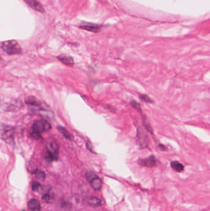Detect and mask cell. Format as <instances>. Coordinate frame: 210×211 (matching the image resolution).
<instances>
[{
  "label": "cell",
  "instance_id": "ba28073f",
  "mask_svg": "<svg viewBox=\"0 0 210 211\" xmlns=\"http://www.w3.org/2000/svg\"><path fill=\"white\" fill-rule=\"evenodd\" d=\"M158 162L159 161L156 157L154 155H151L147 158H145V159H139L138 163L141 166L146 167H154L156 166Z\"/></svg>",
  "mask_w": 210,
  "mask_h": 211
},
{
  "label": "cell",
  "instance_id": "ac0fdd59",
  "mask_svg": "<svg viewBox=\"0 0 210 211\" xmlns=\"http://www.w3.org/2000/svg\"><path fill=\"white\" fill-rule=\"evenodd\" d=\"M29 133H30V136L33 139H35L36 140H40L42 139L41 133H40L38 132H36L31 129L29 131Z\"/></svg>",
  "mask_w": 210,
  "mask_h": 211
},
{
  "label": "cell",
  "instance_id": "603a6c76",
  "mask_svg": "<svg viewBox=\"0 0 210 211\" xmlns=\"http://www.w3.org/2000/svg\"><path fill=\"white\" fill-rule=\"evenodd\" d=\"M40 186H41V185L38 182H34L33 183V184H32V190L33 191H37L39 190V188H40Z\"/></svg>",
  "mask_w": 210,
  "mask_h": 211
},
{
  "label": "cell",
  "instance_id": "6da1fadb",
  "mask_svg": "<svg viewBox=\"0 0 210 211\" xmlns=\"http://www.w3.org/2000/svg\"><path fill=\"white\" fill-rule=\"evenodd\" d=\"M1 48L9 55H20L22 52V48L16 40L3 41L1 43Z\"/></svg>",
  "mask_w": 210,
  "mask_h": 211
},
{
  "label": "cell",
  "instance_id": "484cf974",
  "mask_svg": "<svg viewBox=\"0 0 210 211\" xmlns=\"http://www.w3.org/2000/svg\"><path fill=\"white\" fill-rule=\"evenodd\" d=\"M22 211H25V210H22Z\"/></svg>",
  "mask_w": 210,
  "mask_h": 211
},
{
  "label": "cell",
  "instance_id": "9a60e30c",
  "mask_svg": "<svg viewBox=\"0 0 210 211\" xmlns=\"http://www.w3.org/2000/svg\"><path fill=\"white\" fill-rule=\"evenodd\" d=\"M142 116V121H143V125L145 127V129L146 130L149 132L150 133H151L152 135V136L154 137V131H153V129H152V128L151 125V124H149V122L147 121V120L146 119V117H145V116L143 114H141Z\"/></svg>",
  "mask_w": 210,
  "mask_h": 211
},
{
  "label": "cell",
  "instance_id": "5b68a950",
  "mask_svg": "<svg viewBox=\"0 0 210 211\" xmlns=\"http://www.w3.org/2000/svg\"><path fill=\"white\" fill-rule=\"evenodd\" d=\"M1 137L4 141L7 143H11L14 141V130L11 126L2 125L1 131Z\"/></svg>",
  "mask_w": 210,
  "mask_h": 211
},
{
  "label": "cell",
  "instance_id": "30bf717a",
  "mask_svg": "<svg viewBox=\"0 0 210 211\" xmlns=\"http://www.w3.org/2000/svg\"><path fill=\"white\" fill-rule=\"evenodd\" d=\"M80 28L85 30V31L91 32L94 33H97L99 32L101 29V26L96 24L93 23H84L79 27Z\"/></svg>",
  "mask_w": 210,
  "mask_h": 211
},
{
  "label": "cell",
  "instance_id": "2e32d148",
  "mask_svg": "<svg viewBox=\"0 0 210 211\" xmlns=\"http://www.w3.org/2000/svg\"><path fill=\"white\" fill-rule=\"evenodd\" d=\"M57 129H58L59 132H61L64 135V137H65L67 139L70 140H73V137L72 135V134H70L68 131H67V129H65L64 127H63L62 126H58Z\"/></svg>",
  "mask_w": 210,
  "mask_h": 211
},
{
  "label": "cell",
  "instance_id": "d6986e66",
  "mask_svg": "<svg viewBox=\"0 0 210 211\" xmlns=\"http://www.w3.org/2000/svg\"><path fill=\"white\" fill-rule=\"evenodd\" d=\"M130 104H131V105L133 108H134L136 111H138L139 112H140V114H142V109L140 108V105L138 102H136V101H134V100H132L130 102Z\"/></svg>",
  "mask_w": 210,
  "mask_h": 211
},
{
  "label": "cell",
  "instance_id": "7c38bea8",
  "mask_svg": "<svg viewBox=\"0 0 210 211\" xmlns=\"http://www.w3.org/2000/svg\"><path fill=\"white\" fill-rule=\"evenodd\" d=\"M57 59L59 61H61L64 64L67 66H72L74 64V61L72 57L70 56H67L65 55H59L57 57Z\"/></svg>",
  "mask_w": 210,
  "mask_h": 211
},
{
  "label": "cell",
  "instance_id": "52a82bcc",
  "mask_svg": "<svg viewBox=\"0 0 210 211\" xmlns=\"http://www.w3.org/2000/svg\"><path fill=\"white\" fill-rule=\"evenodd\" d=\"M25 102L27 104L31 105L33 107H36L38 108V110H41V111H46L48 107L46 105H45V104L41 101L37 100L36 97L30 96L28 97L25 100Z\"/></svg>",
  "mask_w": 210,
  "mask_h": 211
},
{
  "label": "cell",
  "instance_id": "44dd1931",
  "mask_svg": "<svg viewBox=\"0 0 210 211\" xmlns=\"http://www.w3.org/2000/svg\"><path fill=\"white\" fill-rule=\"evenodd\" d=\"M36 176L37 178L40 180V181H42V182L43 181H44V180L46 179V174L43 171L37 172L36 174Z\"/></svg>",
  "mask_w": 210,
  "mask_h": 211
},
{
  "label": "cell",
  "instance_id": "e0dca14e",
  "mask_svg": "<svg viewBox=\"0 0 210 211\" xmlns=\"http://www.w3.org/2000/svg\"><path fill=\"white\" fill-rule=\"evenodd\" d=\"M27 169L28 170L30 173H31V174H36L37 172V167L36 164L33 162V161H30L28 162V166H27Z\"/></svg>",
  "mask_w": 210,
  "mask_h": 211
},
{
  "label": "cell",
  "instance_id": "cb8c5ba5",
  "mask_svg": "<svg viewBox=\"0 0 210 211\" xmlns=\"http://www.w3.org/2000/svg\"><path fill=\"white\" fill-rule=\"evenodd\" d=\"M157 146H158V148L160 149V151H165L167 150V148L164 145L160 144V143H159V144L157 145Z\"/></svg>",
  "mask_w": 210,
  "mask_h": 211
},
{
  "label": "cell",
  "instance_id": "d4e9b609",
  "mask_svg": "<svg viewBox=\"0 0 210 211\" xmlns=\"http://www.w3.org/2000/svg\"><path fill=\"white\" fill-rule=\"evenodd\" d=\"M86 146H87V148H88V149L89 151H93V146H92V145L91 144V143H90L89 141H88L86 143Z\"/></svg>",
  "mask_w": 210,
  "mask_h": 211
},
{
  "label": "cell",
  "instance_id": "ffe728a7",
  "mask_svg": "<svg viewBox=\"0 0 210 211\" xmlns=\"http://www.w3.org/2000/svg\"><path fill=\"white\" fill-rule=\"evenodd\" d=\"M140 99L147 103H153L154 102V101L151 98V97H149L147 95H140Z\"/></svg>",
  "mask_w": 210,
  "mask_h": 211
},
{
  "label": "cell",
  "instance_id": "8fae6325",
  "mask_svg": "<svg viewBox=\"0 0 210 211\" xmlns=\"http://www.w3.org/2000/svg\"><path fill=\"white\" fill-rule=\"evenodd\" d=\"M27 208L28 211H41V204L38 200L32 199L28 202Z\"/></svg>",
  "mask_w": 210,
  "mask_h": 211
},
{
  "label": "cell",
  "instance_id": "5bb4252c",
  "mask_svg": "<svg viewBox=\"0 0 210 211\" xmlns=\"http://www.w3.org/2000/svg\"><path fill=\"white\" fill-rule=\"evenodd\" d=\"M88 204L94 206V207H97L100 206L102 204V202L100 199L97 198L96 197H91L88 199Z\"/></svg>",
  "mask_w": 210,
  "mask_h": 211
},
{
  "label": "cell",
  "instance_id": "8992f818",
  "mask_svg": "<svg viewBox=\"0 0 210 211\" xmlns=\"http://www.w3.org/2000/svg\"><path fill=\"white\" fill-rule=\"evenodd\" d=\"M31 129L34 131L41 133L44 132H48L51 129V124L44 120H36L33 124Z\"/></svg>",
  "mask_w": 210,
  "mask_h": 211
},
{
  "label": "cell",
  "instance_id": "9c48e42d",
  "mask_svg": "<svg viewBox=\"0 0 210 211\" xmlns=\"http://www.w3.org/2000/svg\"><path fill=\"white\" fill-rule=\"evenodd\" d=\"M23 1L32 9L41 13L45 12V9L42 4L37 0H23Z\"/></svg>",
  "mask_w": 210,
  "mask_h": 211
},
{
  "label": "cell",
  "instance_id": "4fadbf2b",
  "mask_svg": "<svg viewBox=\"0 0 210 211\" xmlns=\"http://www.w3.org/2000/svg\"><path fill=\"white\" fill-rule=\"evenodd\" d=\"M171 167L175 171L177 172H181L184 170V166L182 164L178 161H172L171 162Z\"/></svg>",
  "mask_w": 210,
  "mask_h": 211
},
{
  "label": "cell",
  "instance_id": "7402d4cb",
  "mask_svg": "<svg viewBox=\"0 0 210 211\" xmlns=\"http://www.w3.org/2000/svg\"><path fill=\"white\" fill-rule=\"evenodd\" d=\"M51 200V197L49 194H44L42 198H41V201L43 202H49Z\"/></svg>",
  "mask_w": 210,
  "mask_h": 211
},
{
  "label": "cell",
  "instance_id": "7a4b0ae2",
  "mask_svg": "<svg viewBox=\"0 0 210 211\" xmlns=\"http://www.w3.org/2000/svg\"><path fill=\"white\" fill-rule=\"evenodd\" d=\"M59 146L55 141H50L47 146L45 158L49 161H56L58 159Z\"/></svg>",
  "mask_w": 210,
  "mask_h": 211
},
{
  "label": "cell",
  "instance_id": "3957f363",
  "mask_svg": "<svg viewBox=\"0 0 210 211\" xmlns=\"http://www.w3.org/2000/svg\"><path fill=\"white\" fill-rule=\"evenodd\" d=\"M85 177L93 190L95 191H100L101 190L102 186V180L95 173L91 171L87 172Z\"/></svg>",
  "mask_w": 210,
  "mask_h": 211
},
{
  "label": "cell",
  "instance_id": "277c9868",
  "mask_svg": "<svg viewBox=\"0 0 210 211\" xmlns=\"http://www.w3.org/2000/svg\"><path fill=\"white\" fill-rule=\"evenodd\" d=\"M137 143L140 148H147L148 146L149 139L146 130L141 127L137 129Z\"/></svg>",
  "mask_w": 210,
  "mask_h": 211
}]
</instances>
